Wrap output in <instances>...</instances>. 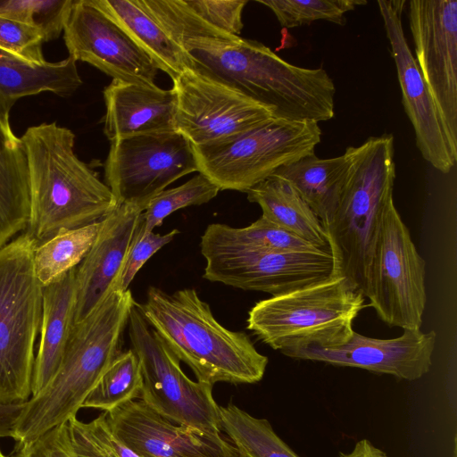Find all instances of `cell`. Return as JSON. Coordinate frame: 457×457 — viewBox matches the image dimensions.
Listing matches in <instances>:
<instances>
[{
  "instance_id": "6da1fadb",
  "label": "cell",
  "mask_w": 457,
  "mask_h": 457,
  "mask_svg": "<svg viewBox=\"0 0 457 457\" xmlns=\"http://www.w3.org/2000/svg\"><path fill=\"white\" fill-rule=\"evenodd\" d=\"M181 46L190 70L270 107L274 117L319 122L335 115L336 87L322 68L295 66L239 36L188 39Z\"/></svg>"
},
{
  "instance_id": "7a4b0ae2",
  "label": "cell",
  "mask_w": 457,
  "mask_h": 457,
  "mask_svg": "<svg viewBox=\"0 0 457 457\" xmlns=\"http://www.w3.org/2000/svg\"><path fill=\"white\" fill-rule=\"evenodd\" d=\"M30 215L26 232L37 245L61 230L100 221L117 203L111 189L74 152L75 135L56 122L29 127Z\"/></svg>"
},
{
  "instance_id": "3957f363",
  "label": "cell",
  "mask_w": 457,
  "mask_h": 457,
  "mask_svg": "<svg viewBox=\"0 0 457 457\" xmlns=\"http://www.w3.org/2000/svg\"><path fill=\"white\" fill-rule=\"evenodd\" d=\"M136 303L129 289L114 291L74 324L54 376L25 402L12 437L16 449L77 416L89 392L120 353L123 333Z\"/></svg>"
},
{
  "instance_id": "277c9868",
  "label": "cell",
  "mask_w": 457,
  "mask_h": 457,
  "mask_svg": "<svg viewBox=\"0 0 457 457\" xmlns=\"http://www.w3.org/2000/svg\"><path fill=\"white\" fill-rule=\"evenodd\" d=\"M137 305L166 346L191 368L197 381L253 384L269 361L244 332L232 331L214 318L193 288L168 294L150 287Z\"/></svg>"
},
{
  "instance_id": "5b68a950",
  "label": "cell",
  "mask_w": 457,
  "mask_h": 457,
  "mask_svg": "<svg viewBox=\"0 0 457 457\" xmlns=\"http://www.w3.org/2000/svg\"><path fill=\"white\" fill-rule=\"evenodd\" d=\"M345 151L350 157L348 180L337 210L322 226L335 274L346 278L366 298L383 213L393 200L394 136L370 137Z\"/></svg>"
},
{
  "instance_id": "8992f818",
  "label": "cell",
  "mask_w": 457,
  "mask_h": 457,
  "mask_svg": "<svg viewBox=\"0 0 457 457\" xmlns=\"http://www.w3.org/2000/svg\"><path fill=\"white\" fill-rule=\"evenodd\" d=\"M365 296L346 278L326 280L261 300L250 309L246 328L280 352L328 348L346 343Z\"/></svg>"
},
{
  "instance_id": "52a82bcc",
  "label": "cell",
  "mask_w": 457,
  "mask_h": 457,
  "mask_svg": "<svg viewBox=\"0 0 457 457\" xmlns=\"http://www.w3.org/2000/svg\"><path fill=\"white\" fill-rule=\"evenodd\" d=\"M37 242L23 233L0 248V401L31 396L43 287L33 266Z\"/></svg>"
},
{
  "instance_id": "ba28073f",
  "label": "cell",
  "mask_w": 457,
  "mask_h": 457,
  "mask_svg": "<svg viewBox=\"0 0 457 457\" xmlns=\"http://www.w3.org/2000/svg\"><path fill=\"white\" fill-rule=\"evenodd\" d=\"M321 134L314 120L272 117L228 141L194 146L198 172L220 190L246 193L278 168L315 154Z\"/></svg>"
},
{
  "instance_id": "9c48e42d",
  "label": "cell",
  "mask_w": 457,
  "mask_h": 457,
  "mask_svg": "<svg viewBox=\"0 0 457 457\" xmlns=\"http://www.w3.org/2000/svg\"><path fill=\"white\" fill-rule=\"evenodd\" d=\"M127 327L131 349L141 366L142 401L172 423L221 433L220 406L212 396V386L193 381L183 372L180 361L146 322L137 303Z\"/></svg>"
},
{
  "instance_id": "30bf717a",
  "label": "cell",
  "mask_w": 457,
  "mask_h": 457,
  "mask_svg": "<svg viewBox=\"0 0 457 457\" xmlns=\"http://www.w3.org/2000/svg\"><path fill=\"white\" fill-rule=\"evenodd\" d=\"M426 262L416 249L394 199L383 213L366 298L389 327L420 329L427 303Z\"/></svg>"
},
{
  "instance_id": "8fae6325",
  "label": "cell",
  "mask_w": 457,
  "mask_h": 457,
  "mask_svg": "<svg viewBox=\"0 0 457 457\" xmlns=\"http://www.w3.org/2000/svg\"><path fill=\"white\" fill-rule=\"evenodd\" d=\"M198 171L192 144L179 131L139 134L111 141L104 177L117 204L148 203L165 187Z\"/></svg>"
},
{
  "instance_id": "7c38bea8",
  "label": "cell",
  "mask_w": 457,
  "mask_h": 457,
  "mask_svg": "<svg viewBox=\"0 0 457 457\" xmlns=\"http://www.w3.org/2000/svg\"><path fill=\"white\" fill-rule=\"evenodd\" d=\"M172 83L175 129L193 146L228 141L274 117L270 107L190 69Z\"/></svg>"
},
{
  "instance_id": "4fadbf2b",
  "label": "cell",
  "mask_w": 457,
  "mask_h": 457,
  "mask_svg": "<svg viewBox=\"0 0 457 457\" xmlns=\"http://www.w3.org/2000/svg\"><path fill=\"white\" fill-rule=\"evenodd\" d=\"M69 56L112 79L154 86L158 68L121 26L94 0H72L63 25Z\"/></svg>"
},
{
  "instance_id": "5bb4252c",
  "label": "cell",
  "mask_w": 457,
  "mask_h": 457,
  "mask_svg": "<svg viewBox=\"0 0 457 457\" xmlns=\"http://www.w3.org/2000/svg\"><path fill=\"white\" fill-rule=\"evenodd\" d=\"M408 9L417 65L457 147V1L411 0Z\"/></svg>"
},
{
  "instance_id": "9a60e30c",
  "label": "cell",
  "mask_w": 457,
  "mask_h": 457,
  "mask_svg": "<svg viewBox=\"0 0 457 457\" xmlns=\"http://www.w3.org/2000/svg\"><path fill=\"white\" fill-rule=\"evenodd\" d=\"M203 277L212 282L273 295L335 276L328 248L316 251L250 250L204 257ZM337 276V275H336Z\"/></svg>"
},
{
  "instance_id": "2e32d148",
  "label": "cell",
  "mask_w": 457,
  "mask_h": 457,
  "mask_svg": "<svg viewBox=\"0 0 457 457\" xmlns=\"http://www.w3.org/2000/svg\"><path fill=\"white\" fill-rule=\"evenodd\" d=\"M405 1H378L395 60L402 103L415 132L422 157L434 168L448 173L457 162V147L449 137L436 103L424 81L404 36L402 13Z\"/></svg>"
},
{
  "instance_id": "e0dca14e",
  "label": "cell",
  "mask_w": 457,
  "mask_h": 457,
  "mask_svg": "<svg viewBox=\"0 0 457 457\" xmlns=\"http://www.w3.org/2000/svg\"><path fill=\"white\" fill-rule=\"evenodd\" d=\"M436 343L434 330L403 329L401 336L389 339L369 337L354 331L346 343L337 346L303 347L281 353L296 360L359 368L413 381L429 371Z\"/></svg>"
},
{
  "instance_id": "ac0fdd59",
  "label": "cell",
  "mask_w": 457,
  "mask_h": 457,
  "mask_svg": "<svg viewBox=\"0 0 457 457\" xmlns=\"http://www.w3.org/2000/svg\"><path fill=\"white\" fill-rule=\"evenodd\" d=\"M115 436L140 457H243L221 433L172 423L142 400L107 411Z\"/></svg>"
},
{
  "instance_id": "d6986e66",
  "label": "cell",
  "mask_w": 457,
  "mask_h": 457,
  "mask_svg": "<svg viewBox=\"0 0 457 457\" xmlns=\"http://www.w3.org/2000/svg\"><path fill=\"white\" fill-rule=\"evenodd\" d=\"M145 210L137 204H121L99 221L96 239L76 269L74 324L120 290L127 255Z\"/></svg>"
},
{
  "instance_id": "ffe728a7",
  "label": "cell",
  "mask_w": 457,
  "mask_h": 457,
  "mask_svg": "<svg viewBox=\"0 0 457 457\" xmlns=\"http://www.w3.org/2000/svg\"><path fill=\"white\" fill-rule=\"evenodd\" d=\"M104 132L111 141L130 136L176 130L174 90L117 79L104 89Z\"/></svg>"
},
{
  "instance_id": "44dd1931",
  "label": "cell",
  "mask_w": 457,
  "mask_h": 457,
  "mask_svg": "<svg viewBox=\"0 0 457 457\" xmlns=\"http://www.w3.org/2000/svg\"><path fill=\"white\" fill-rule=\"evenodd\" d=\"M76 269L43 287L40 338L35 356L31 396L38 394L54 376L71 334L76 305Z\"/></svg>"
},
{
  "instance_id": "7402d4cb",
  "label": "cell",
  "mask_w": 457,
  "mask_h": 457,
  "mask_svg": "<svg viewBox=\"0 0 457 457\" xmlns=\"http://www.w3.org/2000/svg\"><path fill=\"white\" fill-rule=\"evenodd\" d=\"M76 61L33 63L0 50V119L9 122L12 107L21 97L51 92L70 96L82 84Z\"/></svg>"
},
{
  "instance_id": "603a6c76",
  "label": "cell",
  "mask_w": 457,
  "mask_h": 457,
  "mask_svg": "<svg viewBox=\"0 0 457 457\" xmlns=\"http://www.w3.org/2000/svg\"><path fill=\"white\" fill-rule=\"evenodd\" d=\"M30 215L27 154L21 137L0 119V248L26 230Z\"/></svg>"
},
{
  "instance_id": "cb8c5ba5",
  "label": "cell",
  "mask_w": 457,
  "mask_h": 457,
  "mask_svg": "<svg viewBox=\"0 0 457 457\" xmlns=\"http://www.w3.org/2000/svg\"><path fill=\"white\" fill-rule=\"evenodd\" d=\"M350 173V157L320 159L315 154L278 168L272 175L288 181L322 222L337 210Z\"/></svg>"
},
{
  "instance_id": "d4e9b609",
  "label": "cell",
  "mask_w": 457,
  "mask_h": 457,
  "mask_svg": "<svg viewBox=\"0 0 457 457\" xmlns=\"http://www.w3.org/2000/svg\"><path fill=\"white\" fill-rule=\"evenodd\" d=\"M94 2L121 26L158 70L167 73L171 80L190 69V60L183 47L168 35L138 0Z\"/></svg>"
},
{
  "instance_id": "484cf974",
  "label": "cell",
  "mask_w": 457,
  "mask_h": 457,
  "mask_svg": "<svg viewBox=\"0 0 457 457\" xmlns=\"http://www.w3.org/2000/svg\"><path fill=\"white\" fill-rule=\"evenodd\" d=\"M246 194L249 202L262 208V217L319 248H328L321 220L288 181L271 175Z\"/></svg>"
},
{
  "instance_id": "4316f807",
  "label": "cell",
  "mask_w": 457,
  "mask_h": 457,
  "mask_svg": "<svg viewBox=\"0 0 457 457\" xmlns=\"http://www.w3.org/2000/svg\"><path fill=\"white\" fill-rule=\"evenodd\" d=\"M204 257L250 250L316 251L320 249L261 216L245 228L212 223L201 238Z\"/></svg>"
},
{
  "instance_id": "83f0119b",
  "label": "cell",
  "mask_w": 457,
  "mask_h": 457,
  "mask_svg": "<svg viewBox=\"0 0 457 457\" xmlns=\"http://www.w3.org/2000/svg\"><path fill=\"white\" fill-rule=\"evenodd\" d=\"M98 229L99 221L61 230L37 245L33 253V266L41 286L78 267L92 246Z\"/></svg>"
},
{
  "instance_id": "f1b7e54d",
  "label": "cell",
  "mask_w": 457,
  "mask_h": 457,
  "mask_svg": "<svg viewBox=\"0 0 457 457\" xmlns=\"http://www.w3.org/2000/svg\"><path fill=\"white\" fill-rule=\"evenodd\" d=\"M221 430L243 457H299L265 419L255 418L233 403L220 406Z\"/></svg>"
},
{
  "instance_id": "f546056e",
  "label": "cell",
  "mask_w": 457,
  "mask_h": 457,
  "mask_svg": "<svg viewBox=\"0 0 457 457\" xmlns=\"http://www.w3.org/2000/svg\"><path fill=\"white\" fill-rule=\"evenodd\" d=\"M143 376L132 349L120 353L89 392L82 408L110 411L141 396Z\"/></svg>"
},
{
  "instance_id": "4dcf8cb0",
  "label": "cell",
  "mask_w": 457,
  "mask_h": 457,
  "mask_svg": "<svg viewBox=\"0 0 457 457\" xmlns=\"http://www.w3.org/2000/svg\"><path fill=\"white\" fill-rule=\"evenodd\" d=\"M219 191V187L202 173L181 186L162 191L151 199L143 212L141 232L154 231L167 216L181 208L208 203Z\"/></svg>"
},
{
  "instance_id": "1f68e13d",
  "label": "cell",
  "mask_w": 457,
  "mask_h": 457,
  "mask_svg": "<svg viewBox=\"0 0 457 457\" xmlns=\"http://www.w3.org/2000/svg\"><path fill=\"white\" fill-rule=\"evenodd\" d=\"M269 7L283 28H295L325 20L338 25L346 22L345 13L356 5L367 2L361 0H269L257 1Z\"/></svg>"
},
{
  "instance_id": "d6a6232c",
  "label": "cell",
  "mask_w": 457,
  "mask_h": 457,
  "mask_svg": "<svg viewBox=\"0 0 457 457\" xmlns=\"http://www.w3.org/2000/svg\"><path fill=\"white\" fill-rule=\"evenodd\" d=\"M67 427L77 457H140L115 436L105 411L89 422L72 417Z\"/></svg>"
},
{
  "instance_id": "836d02e7",
  "label": "cell",
  "mask_w": 457,
  "mask_h": 457,
  "mask_svg": "<svg viewBox=\"0 0 457 457\" xmlns=\"http://www.w3.org/2000/svg\"><path fill=\"white\" fill-rule=\"evenodd\" d=\"M72 0H0V17L39 29L46 42L58 37Z\"/></svg>"
},
{
  "instance_id": "e575fe53",
  "label": "cell",
  "mask_w": 457,
  "mask_h": 457,
  "mask_svg": "<svg viewBox=\"0 0 457 457\" xmlns=\"http://www.w3.org/2000/svg\"><path fill=\"white\" fill-rule=\"evenodd\" d=\"M43 32L33 26L0 17V50L33 63H44Z\"/></svg>"
},
{
  "instance_id": "d590c367",
  "label": "cell",
  "mask_w": 457,
  "mask_h": 457,
  "mask_svg": "<svg viewBox=\"0 0 457 457\" xmlns=\"http://www.w3.org/2000/svg\"><path fill=\"white\" fill-rule=\"evenodd\" d=\"M190 9L210 25L238 36L244 27L242 12L245 0H186Z\"/></svg>"
},
{
  "instance_id": "8d00e7d4",
  "label": "cell",
  "mask_w": 457,
  "mask_h": 457,
  "mask_svg": "<svg viewBox=\"0 0 457 457\" xmlns=\"http://www.w3.org/2000/svg\"><path fill=\"white\" fill-rule=\"evenodd\" d=\"M178 233V229H172L165 235L156 234L154 231L142 233L139 225L123 268L120 291L129 289L130 283L144 264L156 252L170 243Z\"/></svg>"
},
{
  "instance_id": "74e56055",
  "label": "cell",
  "mask_w": 457,
  "mask_h": 457,
  "mask_svg": "<svg viewBox=\"0 0 457 457\" xmlns=\"http://www.w3.org/2000/svg\"><path fill=\"white\" fill-rule=\"evenodd\" d=\"M13 457H77L71 444L67 422L18 448Z\"/></svg>"
},
{
  "instance_id": "f35d334b",
  "label": "cell",
  "mask_w": 457,
  "mask_h": 457,
  "mask_svg": "<svg viewBox=\"0 0 457 457\" xmlns=\"http://www.w3.org/2000/svg\"><path fill=\"white\" fill-rule=\"evenodd\" d=\"M25 402L5 403L0 401V438L12 437L15 423Z\"/></svg>"
},
{
  "instance_id": "ab89813d",
  "label": "cell",
  "mask_w": 457,
  "mask_h": 457,
  "mask_svg": "<svg viewBox=\"0 0 457 457\" xmlns=\"http://www.w3.org/2000/svg\"><path fill=\"white\" fill-rule=\"evenodd\" d=\"M340 457H388L382 450L371 444L368 439L356 442L353 450L348 453H340Z\"/></svg>"
},
{
  "instance_id": "60d3db41",
  "label": "cell",
  "mask_w": 457,
  "mask_h": 457,
  "mask_svg": "<svg viewBox=\"0 0 457 457\" xmlns=\"http://www.w3.org/2000/svg\"><path fill=\"white\" fill-rule=\"evenodd\" d=\"M0 457H8L3 453V452L0 450Z\"/></svg>"
}]
</instances>
